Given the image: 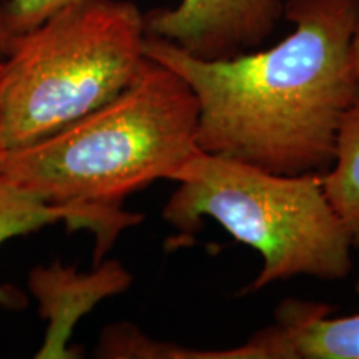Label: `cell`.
<instances>
[{"label":"cell","instance_id":"9","mask_svg":"<svg viewBox=\"0 0 359 359\" xmlns=\"http://www.w3.org/2000/svg\"><path fill=\"white\" fill-rule=\"evenodd\" d=\"M321 183L353 248H359V102L341 120L333 163L321 175Z\"/></svg>","mask_w":359,"mask_h":359},{"label":"cell","instance_id":"10","mask_svg":"<svg viewBox=\"0 0 359 359\" xmlns=\"http://www.w3.org/2000/svg\"><path fill=\"white\" fill-rule=\"evenodd\" d=\"M75 0H8L7 24L13 35L24 34Z\"/></svg>","mask_w":359,"mask_h":359},{"label":"cell","instance_id":"2","mask_svg":"<svg viewBox=\"0 0 359 359\" xmlns=\"http://www.w3.org/2000/svg\"><path fill=\"white\" fill-rule=\"evenodd\" d=\"M198 103L185 80L145 55L114 100L42 140L4 154L0 175L62 206L118 208L196 151Z\"/></svg>","mask_w":359,"mask_h":359},{"label":"cell","instance_id":"6","mask_svg":"<svg viewBox=\"0 0 359 359\" xmlns=\"http://www.w3.org/2000/svg\"><path fill=\"white\" fill-rule=\"evenodd\" d=\"M132 281V273L116 259H102L92 271H79L60 262L34 268L29 290L37 299L40 318L47 321L43 343L35 358H82L80 349L70 346L77 323L103 299L127 291Z\"/></svg>","mask_w":359,"mask_h":359},{"label":"cell","instance_id":"12","mask_svg":"<svg viewBox=\"0 0 359 359\" xmlns=\"http://www.w3.org/2000/svg\"><path fill=\"white\" fill-rule=\"evenodd\" d=\"M351 62L353 69L359 75V24L356 27V32H354L353 37V45H351Z\"/></svg>","mask_w":359,"mask_h":359},{"label":"cell","instance_id":"7","mask_svg":"<svg viewBox=\"0 0 359 359\" xmlns=\"http://www.w3.org/2000/svg\"><path fill=\"white\" fill-rule=\"evenodd\" d=\"M354 290L359 294V275ZM331 306L286 299L275 323L217 359H359V314L331 318Z\"/></svg>","mask_w":359,"mask_h":359},{"label":"cell","instance_id":"11","mask_svg":"<svg viewBox=\"0 0 359 359\" xmlns=\"http://www.w3.org/2000/svg\"><path fill=\"white\" fill-rule=\"evenodd\" d=\"M7 4L8 0H0V60H4L8 55L13 45V39H15L7 24Z\"/></svg>","mask_w":359,"mask_h":359},{"label":"cell","instance_id":"13","mask_svg":"<svg viewBox=\"0 0 359 359\" xmlns=\"http://www.w3.org/2000/svg\"><path fill=\"white\" fill-rule=\"evenodd\" d=\"M0 62H2V60H0ZM4 154H6V150H4V147H2V140H0V158H2Z\"/></svg>","mask_w":359,"mask_h":359},{"label":"cell","instance_id":"3","mask_svg":"<svg viewBox=\"0 0 359 359\" xmlns=\"http://www.w3.org/2000/svg\"><path fill=\"white\" fill-rule=\"evenodd\" d=\"M178 188L163 206L187 240L205 218L262 255L255 293L296 276L343 280L353 271V243L327 200L321 175H281L228 156L196 151L175 173Z\"/></svg>","mask_w":359,"mask_h":359},{"label":"cell","instance_id":"4","mask_svg":"<svg viewBox=\"0 0 359 359\" xmlns=\"http://www.w3.org/2000/svg\"><path fill=\"white\" fill-rule=\"evenodd\" d=\"M145 20L128 0H75L15 35L0 62V140L17 150L114 100L145 60Z\"/></svg>","mask_w":359,"mask_h":359},{"label":"cell","instance_id":"8","mask_svg":"<svg viewBox=\"0 0 359 359\" xmlns=\"http://www.w3.org/2000/svg\"><path fill=\"white\" fill-rule=\"evenodd\" d=\"M143 219L122 206H62L50 205L15 187L0 175V245L15 236L65 223L69 230H88L95 236V264L111 248L120 233ZM24 296L13 286H0V306L22 308Z\"/></svg>","mask_w":359,"mask_h":359},{"label":"cell","instance_id":"5","mask_svg":"<svg viewBox=\"0 0 359 359\" xmlns=\"http://www.w3.org/2000/svg\"><path fill=\"white\" fill-rule=\"evenodd\" d=\"M285 15L283 0H180L143 13L147 37L167 40L203 60L257 50Z\"/></svg>","mask_w":359,"mask_h":359},{"label":"cell","instance_id":"1","mask_svg":"<svg viewBox=\"0 0 359 359\" xmlns=\"http://www.w3.org/2000/svg\"><path fill=\"white\" fill-rule=\"evenodd\" d=\"M283 19L294 29L268 50L203 60L147 37L145 55L190 85L201 151L273 173L323 175L341 120L359 102L351 62L359 0H286Z\"/></svg>","mask_w":359,"mask_h":359}]
</instances>
